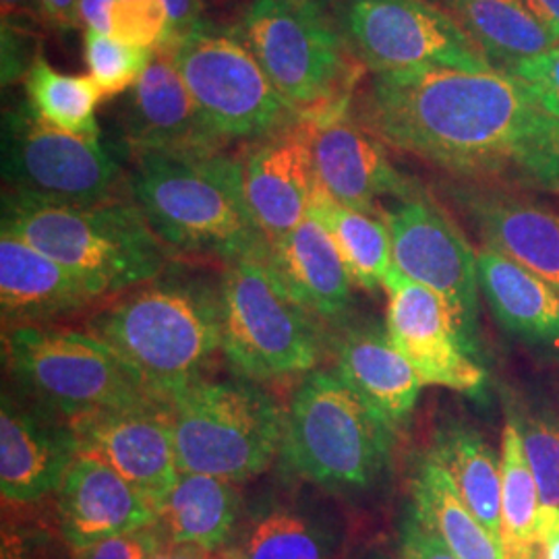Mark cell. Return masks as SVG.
<instances>
[{"mask_svg": "<svg viewBox=\"0 0 559 559\" xmlns=\"http://www.w3.org/2000/svg\"><path fill=\"white\" fill-rule=\"evenodd\" d=\"M166 13H168V36L160 48H166L180 38L189 36L191 32L205 25L201 17V0H162Z\"/></svg>", "mask_w": 559, "mask_h": 559, "instance_id": "obj_41", "label": "cell"}, {"mask_svg": "<svg viewBox=\"0 0 559 559\" xmlns=\"http://www.w3.org/2000/svg\"><path fill=\"white\" fill-rule=\"evenodd\" d=\"M2 342L11 376L25 394L69 423L162 404L104 342L87 332L52 323L17 325L4 330Z\"/></svg>", "mask_w": 559, "mask_h": 559, "instance_id": "obj_8", "label": "cell"}, {"mask_svg": "<svg viewBox=\"0 0 559 559\" xmlns=\"http://www.w3.org/2000/svg\"><path fill=\"white\" fill-rule=\"evenodd\" d=\"M545 559H559V526L545 540Z\"/></svg>", "mask_w": 559, "mask_h": 559, "instance_id": "obj_47", "label": "cell"}, {"mask_svg": "<svg viewBox=\"0 0 559 559\" xmlns=\"http://www.w3.org/2000/svg\"><path fill=\"white\" fill-rule=\"evenodd\" d=\"M221 299L222 355L245 380H284L318 369L320 321L288 293L270 251L226 265Z\"/></svg>", "mask_w": 559, "mask_h": 559, "instance_id": "obj_7", "label": "cell"}, {"mask_svg": "<svg viewBox=\"0 0 559 559\" xmlns=\"http://www.w3.org/2000/svg\"><path fill=\"white\" fill-rule=\"evenodd\" d=\"M487 249L516 261L559 293V214L543 201L485 180L450 189Z\"/></svg>", "mask_w": 559, "mask_h": 559, "instance_id": "obj_20", "label": "cell"}, {"mask_svg": "<svg viewBox=\"0 0 559 559\" xmlns=\"http://www.w3.org/2000/svg\"><path fill=\"white\" fill-rule=\"evenodd\" d=\"M124 138L133 154L191 152L226 145L205 124L175 60L164 50H158L133 87L124 119Z\"/></svg>", "mask_w": 559, "mask_h": 559, "instance_id": "obj_22", "label": "cell"}, {"mask_svg": "<svg viewBox=\"0 0 559 559\" xmlns=\"http://www.w3.org/2000/svg\"><path fill=\"white\" fill-rule=\"evenodd\" d=\"M411 493V506L431 524L456 558L503 559L500 540L487 533L462 500L450 473L429 452L417 462Z\"/></svg>", "mask_w": 559, "mask_h": 559, "instance_id": "obj_30", "label": "cell"}, {"mask_svg": "<svg viewBox=\"0 0 559 559\" xmlns=\"http://www.w3.org/2000/svg\"><path fill=\"white\" fill-rule=\"evenodd\" d=\"M158 50L173 57L205 124L224 143H253L302 117L233 32L205 23Z\"/></svg>", "mask_w": 559, "mask_h": 559, "instance_id": "obj_10", "label": "cell"}, {"mask_svg": "<svg viewBox=\"0 0 559 559\" xmlns=\"http://www.w3.org/2000/svg\"><path fill=\"white\" fill-rule=\"evenodd\" d=\"M81 454L73 423L36 400L2 394L0 406V491L2 498L32 503L59 491Z\"/></svg>", "mask_w": 559, "mask_h": 559, "instance_id": "obj_19", "label": "cell"}, {"mask_svg": "<svg viewBox=\"0 0 559 559\" xmlns=\"http://www.w3.org/2000/svg\"><path fill=\"white\" fill-rule=\"evenodd\" d=\"M41 0H2V21L15 15H38Z\"/></svg>", "mask_w": 559, "mask_h": 559, "instance_id": "obj_46", "label": "cell"}, {"mask_svg": "<svg viewBox=\"0 0 559 559\" xmlns=\"http://www.w3.org/2000/svg\"><path fill=\"white\" fill-rule=\"evenodd\" d=\"M487 60L508 71L520 60L545 52L559 41L547 32L524 0H433Z\"/></svg>", "mask_w": 559, "mask_h": 559, "instance_id": "obj_28", "label": "cell"}, {"mask_svg": "<svg viewBox=\"0 0 559 559\" xmlns=\"http://www.w3.org/2000/svg\"><path fill=\"white\" fill-rule=\"evenodd\" d=\"M510 419L519 427L524 454L540 498L543 543L559 526V413L554 408H524Z\"/></svg>", "mask_w": 559, "mask_h": 559, "instance_id": "obj_34", "label": "cell"}, {"mask_svg": "<svg viewBox=\"0 0 559 559\" xmlns=\"http://www.w3.org/2000/svg\"><path fill=\"white\" fill-rule=\"evenodd\" d=\"M2 179L11 195L44 203L90 205L122 198V173L100 140L64 133L29 102L4 112Z\"/></svg>", "mask_w": 559, "mask_h": 559, "instance_id": "obj_11", "label": "cell"}, {"mask_svg": "<svg viewBox=\"0 0 559 559\" xmlns=\"http://www.w3.org/2000/svg\"><path fill=\"white\" fill-rule=\"evenodd\" d=\"M362 559H390V558H385V556H380V554H373V556H367V558H362Z\"/></svg>", "mask_w": 559, "mask_h": 559, "instance_id": "obj_49", "label": "cell"}, {"mask_svg": "<svg viewBox=\"0 0 559 559\" xmlns=\"http://www.w3.org/2000/svg\"><path fill=\"white\" fill-rule=\"evenodd\" d=\"M535 17L559 41V0H524Z\"/></svg>", "mask_w": 559, "mask_h": 559, "instance_id": "obj_44", "label": "cell"}, {"mask_svg": "<svg viewBox=\"0 0 559 559\" xmlns=\"http://www.w3.org/2000/svg\"><path fill=\"white\" fill-rule=\"evenodd\" d=\"M353 102L355 120L385 145L485 182L512 175L524 145L551 119L528 85L501 69L371 73Z\"/></svg>", "mask_w": 559, "mask_h": 559, "instance_id": "obj_1", "label": "cell"}, {"mask_svg": "<svg viewBox=\"0 0 559 559\" xmlns=\"http://www.w3.org/2000/svg\"><path fill=\"white\" fill-rule=\"evenodd\" d=\"M400 559H459L419 512L408 506L400 524Z\"/></svg>", "mask_w": 559, "mask_h": 559, "instance_id": "obj_40", "label": "cell"}, {"mask_svg": "<svg viewBox=\"0 0 559 559\" xmlns=\"http://www.w3.org/2000/svg\"><path fill=\"white\" fill-rule=\"evenodd\" d=\"M83 48L90 78L98 83L104 98L135 87L147 64L154 60L152 48H138L90 29H85Z\"/></svg>", "mask_w": 559, "mask_h": 559, "instance_id": "obj_35", "label": "cell"}, {"mask_svg": "<svg viewBox=\"0 0 559 559\" xmlns=\"http://www.w3.org/2000/svg\"><path fill=\"white\" fill-rule=\"evenodd\" d=\"M508 73L528 85L549 117L559 119V44L535 57L520 60L508 69Z\"/></svg>", "mask_w": 559, "mask_h": 559, "instance_id": "obj_38", "label": "cell"}, {"mask_svg": "<svg viewBox=\"0 0 559 559\" xmlns=\"http://www.w3.org/2000/svg\"><path fill=\"white\" fill-rule=\"evenodd\" d=\"M154 559H168V554H166V543L162 545L160 551L154 556Z\"/></svg>", "mask_w": 559, "mask_h": 559, "instance_id": "obj_48", "label": "cell"}, {"mask_svg": "<svg viewBox=\"0 0 559 559\" xmlns=\"http://www.w3.org/2000/svg\"><path fill=\"white\" fill-rule=\"evenodd\" d=\"M309 214L328 228L355 286L367 293L383 288V282L394 267L392 237L383 218L342 205L321 187Z\"/></svg>", "mask_w": 559, "mask_h": 559, "instance_id": "obj_32", "label": "cell"}, {"mask_svg": "<svg viewBox=\"0 0 559 559\" xmlns=\"http://www.w3.org/2000/svg\"><path fill=\"white\" fill-rule=\"evenodd\" d=\"M233 34L300 115L353 102L348 46L320 0H251Z\"/></svg>", "mask_w": 559, "mask_h": 559, "instance_id": "obj_9", "label": "cell"}, {"mask_svg": "<svg viewBox=\"0 0 559 559\" xmlns=\"http://www.w3.org/2000/svg\"><path fill=\"white\" fill-rule=\"evenodd\" d=\"M245 193L267 242H276L309 216L320 191L313 158V122L290 127L249 143L242 156Z\"/></svg>", "mask_w": 559, "mask_h": 559, "instance_id": "obj_16", "label": "cell"}, {"mask_svg": "<svg viewBox=\"0 0 559 559\" xmlns=\"http://www.w3.org/2000/svg\"><path fill=\"white\" fill-rule=\"evenodd\" d=\"M117 0H80V20L85 29L112 36V17Z\"/></svg>", "mask_w": 559, "mask_h": 559, "instance_id": "obj_42", "label": "cell"}, {"mask_svg": "<svg viewBox=\"0 0 559 559\" xmlns=\"http://www.w3.org/2000/svg\"><path fill=\"white\" fill-rule=\"evenodd\" d=\"M25 92L36 115L48 124L78 138L100 140L96 110L104 96L90 75L59 73L38 55L27 69Z\"/></svg>", "mask_w": 559, "mask_h": 559, "instance_id": "obj_33", "label": "cell"}, {"mask_svg": "<svg viewBox=\"0 0 559 559\" xmlns=\"http://www.w3.org/2000/svg\"><path fill=\"white\" fill-rule=\"evenodd\" d=\"M350 104L302 117L313 122V158L321 189L346 207L376 214L381 200H402L420 187L394 166L385 143L350 117Z\"/></svg>", "mask_w": 559, "mask_h": 559, "instance_id": "obj_14", "label": "cell"}, {"mask_svg": "<svg viewBox=\"0 0 559 559\" xmlns=\"http://www.w3.org/2000/svg\"><path fill=\"white\" fill-rule=\"evenodd\" d=\"M501 551L503 559H545L540 498L516 423L501 433Z\"/></svg>", "mask_w": 559, "mask_h": 559, "instance_id": "obj_31", "label": "cell"}, {"mask_svg": "<svg viewBox=\"0 0 559 559\" xmlns=\"http://www.w3.org/2000/svg\"><path fill=\"white\" fill-rule=\"evenodd\" d=\"M270 260L288 293L316 318L340 323L353 305V276L328 228L311 214L270 245Z\"/></svg>", "mask_w": 559, "mask_h": 559, "instance_id": "obj_25", "label": "cell"}, {"mask_svg": "<svg viewBox=\"0 0 559 559\" xmlns=\"http://www.w3.org/2000/svg\"><path fill=\"white\" fill-rule=\"evenodd\" d=\"M340 34L371 71L445 67L489 73L493 64L433 0H340Z\"/></svg>", "mask_w": 559, "mask_h": 559, "instance_id": "obj_12", "label": "cell"}, {"mask_svg": "<svg viewBox=\"0 0 559 559\" xmlns=\"http://www.w3.org/2000/svg\"><path fill=\"white\" fill-rule=\"evenodd\" d=\"M62 539L75 551L156 526L154 501L122 479L108 464L80 454L57 491Z\"/></svg>", "mask_w": 559, "mask_h": 559, "instance_id": "obj_21", "label": "cell"}, {"mask_svg": "<svg viewBox=\"0 0 559 559\" xmlns=\"http://www.w3.org/2000/svg\"><path fill=\"white\" fill-rule=\"evenodd\" d=\"M168 36V13L162 0H117L112 36L138 48H160Z\"/></svg>", "mask_w": 559, "mask_h": 559, "instance_id": "obj_37", "label": "cell"}, {"mask_svg": "<svg viewBox=\"0 0 559 559\" xmlns=\"http://www.w3.org/2000/svg\"><path fill=\"white\" fill-rule=\"evenodd\" d=\"M381 218L392 237L394 267L445 302L462 346L471 357L479 355V267L471 242L423 189L392 200Z\"/></svg>", "mask_w": 559, "mask_h": 559, "instance_id": "obj_13", "label": "cell"}, {"mask_svg": "<svg viewBox=\"0 0 559 559\" xmlns=\"http://www.w3.org/2000/svg\"><path fill=\"white\" fill-rule=\"evenodd\" d=\"M2 230L69 267L100 299L158 278L170 260L131 195L67 205L4 193Z\"/></svg>", "mask_w": 559, "mask_h": 559, "instance_id": "obj_5", "label": "cell"}, {"mask_svg": "<svg viewBox=\"0 0 559 559\" xmlns=\"http://www.w3.org/2000/svg\"><path fill=\"white\" fill-rule=\"evenodd\" d=\"M180 473L245 483L280 459L286 411L251 380H201L170 402Z\"/></svg>", "mask_w": 559, "mask_h": 559, "instance_id": "obj_6", "label": "cell"}, {"mask_svg": "<svg viewBox=\"0 0 559 559\" xmlns=\"http://www.w3.org/2000/svg\"><path fill=\"white\" fill-rule=\"evenodd\" d=\"M309 485V483H307ZM321 489L284 487L242 510L221 559H336L344 531Z\"/></svg>", "mask_w": 559, "mask_h": 559, "instance_id": "obj_17", "label": "cell"}, {"mask_svg": "<svg viewBox=\"0 0 559 559\" xmlns=\"http://www.w3.org/2000/svg\"><path fill=\"white\" fill-rule=\"evenodd\" d=\"M100 300V295L69 267L20 237H0V307L4 330L48 325Z\"/></svg>", "mask_w": 559, "mask_h": 559, "instance_id": "obj_23", "label": "cell"}, {"mask_svg": "<svg viewBox=\"0 0 559 559\" xmlns=\"http://www.w3.org/2000/svg\"><path fill=\"white\" fill-rule=\"evenodd\" d=\"M168 559H221L218 551H210L200 545H168L166 543Z\"/></svg>", "mask_w": 559, "mask_h": 559, "instance_id": "obj_45", "label": "cell"}, {"mask_svg": "<svg viewBox=\"0 0 559 559\" xmlns=\"http://www.w3.org/2000/svg\"><path fill=\"white\" fill-rule=\"evenodd\" d=\"M383 290L388 336L413 365L420 383L477 394L485 385V371L462 346L445 302L396 267L388 274Z\"/></svg>", "mask_w": 559, "mask_h": 559, "instance_id": "obj_15", "label": "cell"}, {"mask_svg": "<svg viewBox=\"0 0 559 559\" xmlns=\"http://www.w3.org/2000/svg\"><path fill=\"white\" fill-rule=\"evenodd\" d=\"M334 371L394 431L411 419L420 383L417 371L378 323L350 325L336 338Z\"/></svg>", "mask_w": 559, "mask_h": 559, "instance_id": "obj_24", "label": "cell"}, {"mask_svg": "<svg viewBox=\"0 0 559 559\" xmlns=\"http://www.w3.org/2000/svg\"><path fill=\"white\" fill-rule=\"evenodd\" d=\"M242 510L239 483L180 473L175 487L156 506V526L168 545H200L222 551L233 539Z\"/></svg>", "mask_w": 559, "mask_h": 559, "instance_id": "obj_27", "label": "cell"}, {"mask_svg": "<svg viewBox=\"0 0 559 559\" xmlns=\"http://www.w3.org/2000/svg\"><path fill=\"white\" fill-rule=\"evenodd\" d=\"M427 452L450 473L487 533L500 540L501 459L489 441L466 423H448L438 429Z\"/></svg>", "mask_w": 559, "mask_h": 559, "instance_id": "obj_29", "label": "cell"}, {"mask_svg": "<svg viewBox=\"0 0 559 559\" xmlns=\"http://www.w3.org/2000/svg\"><path fill=\"white\" fill-rule=\"evenodd\" d=\"M129 195L168 251L226 265L270 251L226 147L133 154Z\"/></svg>", "mask_w": 559, "mask_h": 559, "instance_id": "obj_2", "label": "cell"}, {"mask_svg": "<svg viewBox=\"0 0 559 559\" xmlns=\"http://www.w3.org/2000/svg\"><path fill=\"white\" fill-rule=\"evenodd\" d=\"M40 20L55 29L80 27V0H41Z\"/></svg>", "mask_w": 559, "mask_h": 559, "instance_id": "obj_43", "label": "cell"}, {"mask_svg": "<svg viewBox=\"0 0 559 559\" xmlns=\"http://www.w3.org/2000/svg\"><path fill=\"white\" fill-rule=\"evenodd\" d=\"M85 328L170 408L182 390L207 378L222 353L221 284L162 274L94 313Z\"/></svg>", "mask_w": 559, "mask_h": 559, "instance_id": "obj_3", "label": "cell"}, {"mask_svg": "<svg viewBox=\"0 0 559 559\" xmlns=\"http://www.w3.org/2000/svg\"><path fill=\"white\" fill-rule=\"evenodd\" d=\"M512 177L524 187L559 195V119L551 117L524 145Z\"/></svg>", "mask_w": 559, "mask_h": 559, "instance_id": "obj_36", "label": "cell"}, {"mask_svg": "<svg viewBox=\"0 0 559 559\" xmlns=\"http://www.w3.org/2000/svg\"><path fill=\"white\" fill-rule=\"evenodd\" d=\"M479 286L506 332L533 346L559 348V293L493 249L477 251Z\"/></svg>", "mask_w": 559, "mask_h": 559, "instance_id": "obj_26", "label": "cell"}, {"mask_svg": "<svg viewBox=\"0 0 559 559\" xmlns=\"http://www.w3.org/2000/svg\"><path fill=\"white\" fill-rule=\"evenodd\" d=\"M166 540L158 526H150L129 535L100 540L83 551L78 559H154Z\"/></svg>", "mask_w": 559, "mask_h": 559, "instance_id": "obj_39", "label": "cell"}, {"mask_svg": "<svg viewBox=\"0 0 559 559\" xmlns=\"http://www.w3.org/2000/svg\"><path fill=\"white\" fill-rule=\"evenodd\" d=\"M394 433L334 369H313L286 411L280 466L323 493L362 496L390 475Z\"/></svg>", "mask_w": 559, "mask_h": 559, "instance_id": "obj_4", "label": "cell"}, {"mask_svg": "<svg viewBox=\"0 0 559 559\" xmlns=\"http://www.w3.org/2000/svg\"><path fill=\"white\" fill-rule=\"evenodd\" d=\"M81 454L108 464L154 506L175 487L180 468L170 408L145 404L73 423Z\"/></svg>", "mask_w": 559, "mask_h": 559, "instance_id": "obj_18", "label": "cell"}]
</instances>
